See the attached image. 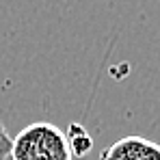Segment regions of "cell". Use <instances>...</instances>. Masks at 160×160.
<instances>
[{"label":"cell","mask_w":160,"mask_h":160,"mask_svg":"<svg viewBox=\"0 0 160 160\" xmlns=\"http://www.w3.org/2000/svg\"><path fill=\"white\" fill-rule=\"evenodd\" d=\"M100 160H160V145L143 136H123L106 147Z\"/></svg>","instance_id":"2"},{"label":"cell","mask_w":160,"mask_h":160,"mask_svg":"<svg viewBox=\"0 0 160 160\" xmlns=\"http://www.w3.org/2000/svg\"><path fill=\"white\" fill-rule=\"evenodd\" d=\"M11 143H13L11 134L7 132L4 123L0 121V160H9V154H11Z\"/></svg>","instance_id":"4"},{"label":"cell","mask_w":160,"mask_h":160,"mask_svg":"<svg viewBox=\"0 0 160 160\" xmlns=\"http://www.w3.org/2000/svg\"><path fill=\"white\" fill-rule=\"evenodd\" d=\"M65 138H67V145H69L72 156L84 158V156L93 149V138H91V134L87 132L84 126H80V123H69V128L65 130Z\"/></svg>","instance_id":"3"},{"label":"cell","mask_w":160,"mask_h":160,"mask_svg":"<svg viewBox=\"0 0 160 160\" xmlns=\"http://www.w3.org/2000/svg\"><path fill=\"white\" fill-rule=\"evenodd\" d=\"M11 160H72L65 132L48 121L30 123L13 136Z\"/></svg>","instance_id":"1"}]
</instances>
